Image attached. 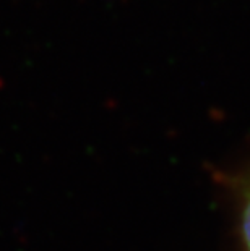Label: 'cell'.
<instances>
[{"label": "cell", "mask_w": 250, "mask_h": 251, "mask_svg": "<svg viewBox=\"0 0 250 251\" xmlns=\"http://www.w3.org/2000/svg\"><path fill=\"white\" fill-rule=\"evenodd\" d=\"M242 232H244V240H246L247 251H250V188L246 196V204H244L242 211Z\"/></svg>", "instance_id": "6da1fadb"}]
</instances>
